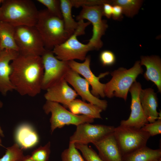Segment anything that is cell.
Instances as JSON below:
<instances>
[{"mask_svg":"<svg viewBox=\"0 0 161 161\" xmlns=\"http://www.w3.org/2000/svg\"><path fill=\"white\" fill-rule=\"evenodd\" d=\"M76 148L80 150L86 161H103L96 152L87 145L75 144Z\"/></svg>","mask_w":161,"mask_h":161,"instance_id":"cell-29","label":"cell"},{"mask_svg":"<svg viewBox=\"0 0 161 161\" xmlns=\"http://www.w3.org/2000/svg\"><path fill=\"white\" fill-rule=\"evenodd\" d=\"M43 109L46 114H51L50 122L51 134L57 128H62L66 125L77 126L85 123H92L94 121V119L85 115L73 114L57 102L47 100Z\"/></svg>","mask_w":161,"mask_h":161,"instance_id":"cell-8","label":"cell"},{"mask_svg":"<svg viewBox=\"0 0 161 161\" xmlns=\"http://www.w3.org/2000/svg\"><path fill=\"white\" fill-rule=\"evenodd\" d=\"M1 135L0 134V146L1 145Z\"/></svg>","mask_w":161,"mask_h":161,"instance_id":"cell-39","label":"cell"},{"mask_svg":"<svg viewBox=\"0 0 161 161\" xmlns=\"http://www.w3.org/2000/svg\"><path fill=\"white\" fill-rule=\"evenodd\" d=\"M66 108L74 114H82L93 119H101L102 109L98 106L88 103L79 99H75L69 103Z\"/></svg>","mask_w":161,"mask_h":161,"instance_id":"cell-21","label":"cell"},{"mask_svg":"<svg viewBox=\"0 0 161 161\" xmlns=\"http://www.w3.org/2000/svg\"><path fill=\"white\" fill-rule=\"evenodd\" d=\"M60 6L63 21L65 30L72 35L79 25L78 21H76L72 15L73 7L70 0H60Z\"/></svg>","mask_w":161,"mask_h":161,"instance_id":"cell-24","label":"cell"},{"mask_svg":"<svg viewBox=\"0 0 161 161\" xmlns=\"http://www.w3.org/2000/svg\"><path fill=\"white\" fill-rule=\"evenodd\" d=\"M113 134L123 156L146 146L150 137L141 129L120 125L115 127Z\"/></svg>","mask_w":161,"mask_h":161,"instance_id":"cell-7","label":"cell"},{"mask_svg":"<svg viewBox=\"0 0 161 161\" xmlns=\"http://www.w3.org/2000/svg\"><path fill=\"white\" fill-rule=\"evenodd\" d=\"M2 0H0V7L2 2Z\"/></svg>","mask_w":161,"mask_h":161,"instance_id":"cell-40","label":"cell"},{"mask_svg":"<svg viewBox=\"0 0 161 161\" xmlns=\"http://www.w3.org/2000/svg\"><path fill=\"white\" fill-rule=\"evenodd\" d=\"M141 129L147 132L150 137L161 134V119H158L150 123H147Z\"/></svg>","mask_w":161,"mask_h":161,"instance_id":"cell-31","label":"cell"},{"mask_svg":"<svg viewBox=\"0 0 161 161\" xmlns=\"http://www.w3.org/2000/svg\"><path fill=\"white\" fill-rule=\"evenodd\" d=\"M15 137L16 143L22 149L34 147L39 142L37 132L31 126L28 124H21L17 127Z\"/></svg>","mask_w":161,"mask_h":161,"instance_id":"cell-20","label":"cell"},{"mask_svg":"<svg viewBox=\"0 0 161 161\" xmlns=\"http://www.w3.org/2000/svg\"><path fill=\"white\" fill-rule=\"evenodd\" d=\"M50 142L34 150L30 155L34 161H48L51 152Z\"/></svg>","mask_w":161,"mask_h":161,"instance_id":"cell-28","label":"cell"},{"mask_svg":"<svg viewBox=\"0 0 161 161\" xmlns=\"http://www.w3.org/2000/svg\"><path fill=\"white\" fill-rule=\"evenodd\" d=\"M61 158V161H85L75 144L70 143L68 148L62 152Z\"/></svg>","mask_w":161,"mask_h":161,"instance_id":"cell-27","label":"cell"},{"mask_svg":"<svg viewBox=\"0 0 161 161\" xmlns=\"http://www.w3.org/2000/svg\"><path fill=\"white\" fill-rule=\"evenodd\" d=\"M100 59L103 66H109L114 63L116 58L114 54L112 52L109 50H105L100 53Z\"/></svg>","mask_w":161,"mask_h":161,"instance_id":"cell-33","label":"cell"},{"mask_svg":"<svg viewBox=\"0 0 161 161\" xmlns=\"http://www.w3.org/2000/svg\"><path fill=\"white\" fill-rule=\"evenodd\" d=\"M72 7L78 8L83 6H93L103 5L105 3L111 4L112 0H70Z\"/></svg>","mask_w":161,"mask_h":161,"instance_id":"cell-32","label":"cell"},{"mask_svg":"<svg viewBox=\"0 0 161 161\" xmlns=\"http://www.w3.org/2000/svg\"><path fill=\"white\" fill-rule=\"evenodd\" d=\"M15 27L11 24L0 21V49H10L18 52L15 39Z\"/></svg>","mask_w":161,"mask_h":161,"instance_id":"cell-23","label":"cell"},{"mask_svg":"<svg viewBox=\"0 0 161 161\" xmlns=\"http://www.w3.org/2000/svg\"><path fill=\"white\" fill-rule=\"evenodd\" d=\"M35 27L46 49L52 50L72 35L65 30L62 19L53 15L47 9L39 11Z\"/></svg>","mask_w":161,"mask_h":161,"instance_id":"cell-3","label":"cell"},{"mask_svg":"<svg viewBox=\"0 0 161 161\" xmlns=\"http://www.w3.org/2000/svg\"><path fill=\"white\" fill-rule=\"evenodd\" d=\"M123 10L122 7L119 5H113V11L112 17L116 20H120L123 17Z\"/></svg>","mask_w":161,"mask_h":161,"instance_id":"cell-34","label":"cell"},{"mask_svg":"<svg viewBox=\"0 0 161 161\" xmlns=\"http://www.w3.org/2000/svg\"><path fill=\"white\" fill-rule=\"evenodd\" d=\"M37 1L46 6L50 13L62 19L60 0H37Z\"/></svg>","mask_w":161,"mask_h":161,"instance_id":"cell-30","label":"cell"},{"mask_svg":"<svg viewBox=\"0 0 161 161\" xmlns=\"http://www.w3.org/2000/svg\"><path fill=\"white\" fill-rule=\"evenodd\" d=\"M21 161H34L32 158L31 156H24Z\"/></svg>","mask_w":161,"mask_h":161,"instance_id":"cell-36","label":"cell"},{"mask_svg":"<svg viewBox=\"0 0 161 161\" xmlns=\"http://www.w3.org/2000/svg\"><path fill=\"white\" fill-rule=\"evenodd\" d=\"M6 149L5 154L0 158V161H21L24 156L22 149L16 143Z\"/></svg>","mask_w":161,"mask_h":161,"instance_id":"cell-26","label":"cell"},{"mask_svg":"<svg viewBox=\"0 0 161 161\" xmlns=\"http://www.w3.org/2000/svg\"><path fill=\"white\" fill-rule=\"evenodd\" d=\"M79 14L76 17L78 21L87 19L93 26L92 35L88 44L92 50H99L103 45L101 38L108 27L107 21L103 19V5L83 6Z\"/></svg>","mask_w":161,"mask_h":161,"instance_id":"cell-6","label":"cell"},{"mask_svg":"<svg viewBox=\"0 0 161 161\" xmlns=\"http://www.w3.org/2000/svg\"><path fill=\"white\" fill-rule=\"evenodd\" d=\"M79 23L74 33L65 42L56 46L52 49L53 53L58 60L64 61L75 59L84 61L88 52L92 50L88 44H83L78 40L77 36L84 34L85 28L89 25L88 22L83 21Z\"/></svg>","mask_w":161,"mask_h":161,"instance_id":"cell-5","label":"cell"},{"mask_svg":"<svg viewBox=\"0 0 161 161\" xmlns=\"http://www.w3.org/2000/svg\"><path fill=\"white\" fill-rule=\"evenodd\" d=\"M66 81L74 88L78 95H80L83 101H87L92 104L96 105L105 110L108 106L107 101L101 100L93 95L89 90V84L81 78L77 72L70 68L64 77Z\"/></svg>","mask_w":161,"mask_h":161,"instance_id":"cell-14","label":"cell"},{"mask_svg":"<svg viewBox=\"0 0 161 161\" xmlns=\"http://www.w3.org/2000/svg\"><path fill=\"white\" fill-rule=\"evenodd\" d=\"M0 134L1 135V137H4V134L3 131L1 128L0 125Z\"/></svg>","mask_w":161,"mask_h":161,"instance_id":"cell-37","label":"cell"},{"mask_svg":"<svg viewBox=\"0 0 161 161\" xmlns=\"http://www.w3.org/2000/svg\"><path fill=\"white\" fill-rule=\"evenodd\" d=\"M3 106V103L0 100V109L2 108Z\"/></svg>","mask_w":161,"mask_h":161,"instance_id":"cell-38","label":"cell"},{"mask_svg":"<svg viewBox=\"0 0 161 161\" xmlns=\"http://www.w3.org/2000/svg\"><path fill=\"white\" fill-rule=\"evenodd\" d=\"M1 51V49H0V52Z\"/></svg>","mask_w":161,"mask_h":161,"instance_id":"cell-41","label":"cell"},{"mask_svg":"<svg viewBox=\"0 0 161 161\" xmlns=\"http://www.w3.org/2000/svg\"><path fill=\"white\" fill-rule=\"evenodd\" d=\"M140 103L144 114L148 122L150 123L161 118L157 111L158 100L153 89L148 88L141 89L140 94Z\"/></svg>","mask_w":161,"mask_h":161,"instance_id":"cell-18","label":"cell"},{"mask_svg":"<svg viewBox=\"0 0 161 161\" xmlns=\"http://www.w3.org/2000/svg\"><path fill=\"white\" fill-rule=\"evenodd\" d=\"M19 52L10 49H4L0 52V92L3 95L14 90L10 80V62L19 54Z\"/></svg>","mask_w":161,"mask_h":161,"instance_id":"cell-15","label":"cell"},{"mask_svg":"<svg viewBox=\"0 0 161 161\" xmlns=\"http://www.w3.org/2000/svg\"><path fill=\"white\" fill-rule=\"evenodd\" d=\"M142 89L140 83L136 81L130 87L129 90L131 98L130 114L127 120L121 121L120 125L141 129L148 123L140 99V93Z\"/></svg>","mask_w":161,"mask_h":161,"instance_id":"cell-12","label":"cell"},{"mask_svg":"<svg viewBox=\"0 0 161 161\" xmlns=\"http://www.w3.org/2000/svg\"><path fill=\"white\" fill-rule=\"evenodd\" d=\"M44 97L47 100L61 103L66 108L78 96L76 91L63 79L47 90Z\"/></svg>","mask_w":161,"mask_h":161,"instance_id":"cell-16","label":"cell"},{"mask_svg":"<svg viewBox=\"0 0 161 161\" xmlns=\"http://www.w3.org/2000/svg\"><path fill=\"white\" fill-rule=\"evenodd\" d=\"M140 62L141 65L145 66L146 68L144 74L145 78L153 82L161 92V60L160 57L156 55L142 56Z\"/></svg>","mask_w":161,"mask_h":161,"instance_id":"cell-19","label":"cell"},{"mask_svg":"<svg viewBox=\"0 0 161 161\" xmlns=\"http://www.w3.org/2000/svg\"><path fill=\"white\" fill-rule=\"evenodd\" d=\"M161 159V149H154L146 146L122 157V161H156Z\"/></svg>","mask_w":161,"mask_h":161,"instance_id":"cell-22","label":"cell"},{"mask_svg":"<svg viewBox=\"0 0 161 161\" xmlns=\"http://www.w3.org/2000/svg\"><path fill=\"white\" fill-rule=\"evenodd\" d=\"M115 127L89 123L80 124L76 126L75 131L70 137L69 143L84 145L93 143L113 133Z\"/></svg>","mask_w":161,"mask_h":161,"instance_id":"cell-11","label":"cell"},{"mask_svg":"<svg viewBox=\"0 0 161 161\" xmlns=\"http://www.w3.org/2000/svg\"><path fill=\"white\" fill-rule=\"evenodd\" d=\"M41 56L44 67L41 90H47L64 79L65 75L70 67L68 61L58 59L52 50L46 49Z\"/></svg>","mask_w":161,"mask_h":161,"instance_id":"cell-10","label":"cell"},{"mask_svg":"<svg viewBox=\"0 0 161 161\" xmlns=\"http://www.w3.org/2000/svg\"><path fill=\"white\" fill-rule=\"evenodd\" d=\"M92 144L103 161H122L123 156L113 133Z\"/></svg>","mask_w":161,"mask_h":161,"instance_id":"cell-17","label":"cell"},{"mask_svg":"<svg viewBox=\"0 0 161 161\" xmlns=\"http://www.w3.org/2000/svg\"><path fill=\"white\" fill-rule=\"evenodd\" d=\"M143 72L139 61H136L129 69L120 67L113 71L111 73V79L105 84L104 92L105 96L109 98L115 96L126 100L130 87L136 81L137 76Z\"/></svg>","mask_w":161,"mask_h":161,"instance_id":"cell-4","label":"cell"},{"mask_svg":"<svg viewBox=\"0 0 161 161\" xmlns=\"http://www.w3.org/2000/svg\"><path fill=\"white\" fill-rule=\"evenodd\" d=\"M11 82L20 95L34 97L40 93L44 74L41 56L19 53L10 63Z\"/></svg>","mask_w":161,"mask_h":161,"instance_id":"cell-1","label":"cell"},{"mask_svg":"<svg viewBox=\"0 0 161 161\" xmlns=\"http://www.w3.org/2000/svg\"><path fill=\"white\" fill-rule=\"evenodd\" d=\"M91 59L89 56H86L84 61L82 63L74 60L68 61L70 67L78 74L82 75L92 86L91 92L95 96L105 97L104 89L105 84L101 83L100 79L109 74V72L101 73L98 77L93 74L91 70L90 65Z\"/></svg>","mask_w":161,"mask_h":161,"instance_id":"cell-13","label":"cell"},{"mask_svg":"<svg viewBox=\"0 0 161 161\" xmlns=\"http://www.w3.org/2000/svg\"><path fill=\"white\" fill-rule=\"evenodd\" d=\"M143 2V1L141 0H112L111 4L120 6L123 14L132 18L138 13Z\"/></svg>","mask_w":161,"mask_h":161,"instance_id":"cell-25","label":"cell"},{"mask_svg":"<svg viewBox=\"0 0 161 161\" xmlns=\"http://www.w3.org/2000/svg\"><path fill=\"white\" fill-rule=\"evenodd\" d=\"M39 10L31 0H2L0 7V21L16 27L35 26Z\"/></svg>","mask_w":161,"mask_h":161,"instance_id":"cell-2","label":"cell"},{"mask_svg":"<svg viewBox=\"0 0 161 161\" xmlns=\"http://www.w3.org/2000/svg\"><path fill=\"white\" fill-rule=\"evenodd\" d=\"M15 39L20 54L41 56L46 50L35 26L15 27Z\"/></svg>","mask_w":161,"mask_h":161,"instance_id":"cell-9","label":"cell"},{"mask_svg":"<svg viewBox=\"0 0 161 161\" xmlns=\"http://www.w3.org/2000/svg\"><path fill=\"white\" fill-rule=\"evenodd\" d=\"M103 13L104 16L108 18L112 17L113 11V5L109 3H105L103 5Z\"/></svg>","mask_w":161,"mask_h":161,"instance_id":"cell-35","label":"cell"}]
</instances>
